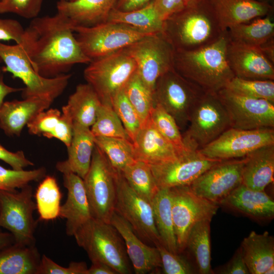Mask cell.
Masks as SVG:
<instances>
[{"label": "cell", "mask_w": 274, "mask_h": 274, "mask_svg": "<svg viewBox=\"0 0 274 274\" xmlns=\"http://www.w3.org/2000/svg\"><path fill=\"white\" fill-rule=\"evenodd\" d=\"M229 128L227 112L217 93L204 92L192 108L183 141L186 149L198 151Z\"/></svg>", "instance_id": "cell-6"}, {"label": "cell", "mask_w": 274, "mask_h": 274, "mask_svg": "<svg viewBox=\"0 0 274 274\" xmlns=\"http://www.w3.org/2000/svg\"><path fill=\"white\" fill-rule=\"evenodd\" d=\"M225 30L215 43L192 51L175 50L174 68L204 92L217 93L234 77L226 58Z\"/></svg>", "instance_id": "cell-2"}, {"label": "cell", "mask_w": 274, "mask_h": 274, "mask_svg": "<svg viewBox=\"0 0 274 274\" xmlns=\"http://www.w3.org/2000/svg\"><path fill=\"white\" fill-rule=\"evenodd\" d=\"M101 103L95 90L86 83L77 86L65 105L73 123L90 128L95 121Z\"/></svg>", "instance_id": "cell-31"}, {"label": "cell", "mask_w": 274, "mask_h": 274, "mask_svg": "<svg viewBox=\"0 0 274 274\" xmlns=\"http://www.w3.org/2000/svg\"><path fill=\"white\" fill-rule=\"evenodd\" d=\"M132 142L135 159L149 165L172 160L182 152L158 131L150 117L142 124Z\"/></svg>", "instance_id": "cell-22"}, {"label": "cell", "mask_w": 274, "mask_h": 274, "mask_svg": "<svg viewBox=\"0 0 274 274\" xmlns=\"http://www.w3.org/2000/svg\"><path fill=\"white\" fill-rule=\"evenodd\" d=\"M251 217L268 219L274 216V201L264 190L252 189L241 184L220 203Z\"/></svg>", "instance_id": "cell-28"}, {"label": "cell", "mask_w": 274, "mask_h": 274, "mask_svg": "<svg viewBox=\"0 0 274 274\" xmlns=\"http://www.w3.org/2000/svg\"><path fill=\"white\" fill-rule=\"evenodd\" d=\"M136 71L133 59L123 49L92 60L83 74L87 83L95 90L101 103L112 105L114 97Z\"/></svg>", "instance_id": "cell-7"}, {"label": "cell", "mask_w": 274, "mask_h": 274, "mask_svg": "<svg viewBox=\"0 0 274 274\" xmlns=\"http://www.w3.org/2000/svg\"><path fill=\"white\" fill-rule=\"evenodd\" d=\"M152 2L156 12L163 21L185 8L183 0H152Z\"/></svg>", "instance_id": "cell-52"}, {"label": "cell", "mask_w": 274, "mask_h": 274, "mask_svg": "<svg viewBox=\"0 0 274 274\" xmlns=\"http://www.w3.org/2000/svg\"><path fill=\"white\" fill-rule=\"evenodd\" d=\"M158 250L164 273L192 274L194 269L190 263L179 253L168 251L161 244L155 246Z\"/></svg>", "instance_id": "cell-46"}, {"label": "cell", "mask_w": 274, "mask_h": 274, "mask_svg": "<svg viewBox=\"0 0 274 274\" xmlns=\"http://www.w3.org/2000/svg\"><path fill=\"white\" fill-rule=\"evenodd\" d=\"M90 130L95 137L120 138L130 140L121 121L110 104L101 103Z\"/></svg>", "instance_id": "cell-40"}, {"label": "cell", "mask_w": 274, "mask_h": 274, "mask_svg": "<svg viewBox=\"0 0 274 274\" xmlns=\"http://www.w3.org/2000/svg\"><path fill=\"white\" fill-rule=\"evenodd\" d=\"M14 243L12 234L9 231H3L0 227V250Z\"/></svg>", "instance_id": "cell-58"}, {"label": "cell", "mask_w": 274, "mask_h": 274, "mask_svg": "<svg viewBox=\"0 0 274 274\" xmlns=\"http://www.w3.org/2000/svg\"><path fill=\"white\" fill-rule=\"evenodd\" d=\"M73 236L77 245L86 251L91 262L105 263L118 274L131 273L124 241L110 223L92 217Z\"/></svg>", "instance_id": "cell-4"}, {"label": "cell", "mask_w": 274, "mask_h": 274, "mask_svg": "<svg viewBox=\"0 0 274 274\" xmlns=\"http://www.w3.org/2000/svg\"><path fill=\"white\" fill-rule=\"evenodd\" d=\"M242 184L262 191L273 181L274 144L260 147L244 157Z\"/></svg>", "instance_id": "cell-27"}, {"label": "cell", "mask_w": 274, "mask_h": 274, "mask_svg": "<svg viewBox=\"0 0 274 274\" xmlns=\"http://www.w3.org/2000/svg\"><path fill=\"white\" fill-rule=\"evenodd\" d=\"M74 25L63 14L37 17L24 28L20 44L31 65L41 76L53 78L66 74L76 64L91 60L82 50Z\"/></svg>", "instance_id": "cell-1"}, {"label": "cell", "mask_w": 274, "mask_h": 274, "mask_svg": "<svg viewBox=\"0 0 274 274\" xmlns=\"http://www.w3.org/2000/svg\"><path fill=\"white\" fill-rule=\"evenodd\" d=\"M95 145L90 128L73 123V137L67 148V158L58 161L56 169L62 174L73 173L83 179L90 167Z\"/></svg>", "instance_id": "cell-25"}, {"label": "cell", "mask_w": 274, "mask_h": 274, "mask_svg": "<svg viewBox=\"0 0 274 274\" xmlns=\"http://www.w3.org/2000/svg\"><path fill=\"white\" fill-rule=\"evenodd\" d=\"M61 112L57 109L50 108L38 114L26 125L30 134L43 135L49 139L57 125Z\"/></svg>", "instance_id": "cell-45"}, {"label": "cell", "mask_w": 274, "mask_h": 274, "mask_svg": "<svg viewBox=\"0 0 274 274\" xmlns=\"http://www.w3.org/2000/svg\"><path fill=\"white\" fill-rule=\"evenodd\" d=\"M224 31L207 1L200 0L164 20L161 33L175 50L192 51L215 43Z\"/></svg>", "instance_id": "cell-3"}, {"label": "cell", "mask_w": 274, "mask_h": 274, "mask_svg": "<svg viewBox=\"0 0 274 274\" xmlns=\"http://www.w3.org/2000/svg\"><path fill=\"white\" fill-rule=\"evenodd\" d=\"M32 197L29 184L19 190L0 191V227L10 232L16 243L35 245L36 204Z\"/></svg>", "instance_id": "cell-10"}, {"label": "cell", "mask_w": 274, "mask_h": 274, "mask_svg": "<svg viewBox=\"0 0 274 274\" xmlns=\"http://www.w3.org/2000/svg\"><path fill=\"white\" fill-rule=\"evenodd\" d=\"M1 61H1V59H0V62H1Z\"/></svg>", "instance_id": "cell-62"}, {"label": "cell", "mask_w": 274, "mask_h": 274, "mask_svg": "<svg viewBox=\"0 0 274 274\" xmlns=\"http://www.w3.org/2000/svg\"><path fill=\"white\" fill-rule=\"evenodd\" d=\"M117 174L95 145L90 167L83 179L93 218L110 223L115 212Z\"/></svg>", "instance_id": "cell-8"}, {"label": "cell", "mask_w": 274, "mask_h": 274, "mask_svg": "<svg viewBox=\"0 0 274 274\" xmlns=\"http://www.w3.org/2000/svg\"><path fill=\"white\" fill-rule=\"evenodd\" d=\"M46 169L41 167L32 170L7 169L0 165V191H14L29 184L42 180Z\"/></svg>", "instance_id": "cell-43"}, {"label": "cell", "mask_w": 274, "mask_h": 274, "mask_svg": "<svg viewBox=\"0 0 274 274\" xmlns=\"http://www.w3.org/2000/svg\"><path fill=\"white\" fill-rule=\"evenodd\" d=\"M110 223L123 238L127 256L135 273L145 274L162 267L157 247H151L144 243L123 218L114 212Z\"/></svg>", "instance_id": "cell-20"}, {"label": "cell", "mask_w": 274, "mask_h": 274, "mask_svg": "<svg viewBox=\"0 0 274 274\" xmlns=\"http://www.w3.org/2000/svg\"><path fill=\"white\" fill-rule=\"evenodd\" d=\"M73 134V121L66 105L62 108L59 121L49 139L55 138L62 142L68 148Z\"/></svg>", "instance_id": "cell-49"}, {"label": "cell", "mask_w": 274, "mask_h": 274, "mask_svg": "<svg viewBox=\"0 0 274 274\" xmlns=\"http://www.w3.org/2000/svg\"><path fill=\"white\" fill-rule=\"evenodd\" d=\"M107 22L125 24L149 34L160 33L163 21L156 12L152 0L145 6L135 10L121 11L114 8Z\"/></svg>", "instance_id": "cell-34"}, {"label": "cell", "mask_w": 274, "mask_h": 274, "mask_svg": "<svg viewBox=\"0 0 274 274\" xmlns=\"http://www.w3.org/2000/svg\"><path fill=\"white\" fill-rule=\"evenodd\" d=\"M44 0L0 1V14L11 13L28 19L38 17Z\"/></svg>", "instance_id": "cell-47"}, {"label": "cell", "mask_w": 274, "mask_h": 274, "mask_svg": "<svg viewBox=\"0 0 274 274\" xmlns=\"http://www.w3.org/2000/svg\"><path fill=\"white\" fill-rule=\"evenodd\" d=\"M87 270L85 262L73 261L68 267H63L44 254L41 256L37 274H87Z\"/></svg>", "instance_id": "cell-48"}, {"label": "cell", "mask_w": 274, "mask_h": 274, "mask_svg": "<svg viewBox=\"0 0 274 274\" xmlns=\"http://www.w3.org/2000/svg\"><path fill=\"white\" fill-rule=\"evenodd\" d=\"M244 157L222 160L213 165L188 185L195 195L220 204L242 183Z\"/></svg>", "instance_id": "cell-18"}, {"label": "cell", "mask_w": 274, "mask_h": 274, "mask_svg": "<svg viewBox=\"0 0 274 274\" xmlns=\"http://www.w3.org/2000/svg\"><path fill=\"white\" fill-rule=\"evenodd\" d=\"M75 0H59V1H62V2H73Z\"/></svg>", "instance_id": "cell-61"}, {"label": "cell", "mask_w": 274, "mask_h": 274, "mask_svg": "<svg viewBox=\"0 0 274 274\" xmlns=\"http://www.w3.org/2000/svg\"><path fill=\"white\" fill-rule=\"evenodd\" d=\"M0 59L5 64L4 71L20 79L25 85L22 97H45L54 100L64 91L72 77L64 74L53 78H45L38 73L31 65L22 46L0 42Z\"/></svg>", "instance_id": "cell-5"}, {"label": "cell", "mask_w": 274, "mask_h": 274, "mask_svg": "<svg viewBox=\"0 0 274 274\" xmlns=\"http://www.w3.org/2000/svg\"><path fill=\"white\" fill-rule=\"evenodd\" d=\"M95 144L101 149L112 166L117 171L121 172L136 160L133 145L130 140L97 136L95 137Z\"/></svg>", "instance_id": "cell-37"}, {"label": "cell", "mask_w": 274, "mask_h": 274, "mask_svg": "<svg viewBox=\"0 0 274 274\" xmlns=\"http://www.w3.org/2000/svg\"><path fill=\"white\" fill-rule=\"evenodd\" d=\"M258 2H263V3H267L270 4L272 5V3H273V0H255Z\"/></svg>", "instance_id": "cell-60"}, {"label": "cell", "mask_w": 274, "mask_h": 274, "mask_svg": "<svg viewBox=\"0 0 274 274\" xmlns=\"http://www.w3.org/2000/svg\"><path fill=\"white\" fill-rule=\"evenodd\" d=\"M123 90L143 124L149 118L155 106L153 92L145 85L136 72L126 83Z\"/></svg>", "instance_id": "cell-39"}, {"label": "cell", "mask_w": 274, "mask_h": 274, "mask_svg": "<svg viewBox=\"0 0 274 274\" xmlns=\"http://www.w3.org/2000/svg\"><path fill=\"white\" fill-rule=\"evenodd\" d=\"M200 0H183L185 7L189 6L195 4Z\"/></svg>", "instance_id": "cell-59"}, {"label": "cell", "mask_w": 274, "mask_h": 274, "mask_svg": "<svg viewBox=\"0 0 274 274\" xmlns=\"http://www.w3.org/2000/svg\"><path fill=\"white\" fill-rule=\"evenodd\" d=\"M63 181L67 193L61 206L59 217L65 219L66 235L74 236L92 216L83 179L73 173H67L63 174Z\"/></svg>", "instance_id": "cell-21"}, {"label": "cell", "mask_w": 274, "mask_h": 274, "mask_svg": "<svg viewBox=\"0 0 274 274\" xmlns=\"http://www.w3.org/2000/svg\"><path fill=\"white\" fill-rule=\"evenodd\" d=\"M150 118L158 131L179 151L187 149L176 120L161 106L155 104Z\"/></svg>", "instance_id": "cell-42"}, {"label": "cell", "mask_w": 274, "mask_h": 274, "mask_svg": "<svg viewBox=\"0 0 274 274\" xmlns=\"http://www.w3.org/2000/svg\"><path fill=\"white\" fill-rule=\"evenodd\" d=\"M151 203L155 224L161 244L168 251L179 253L172 212L170 189H159Z\"/></svg>", "instance_id": "cell-32"}, {"label": "cell", "mask_w": 274, "mask_h": 274, "mask_svg": "<svg viewBox=\"0 0 274 274\" xmlns=\"http://www.w3.org/2000/svg\"><path fill=\"white\" fill-rule=\"evenodd\" d=\"M259 48L266 59L274 64V38L264 43Z\"/></svg>", "instance_id": "cell-56"}, {"label": "cell", "mask_w": 274, "mask_h": 274, "mask_svg": "<svg viewBox=\"0 0 274 274\" xmlns=\"http://www.w3.org/2000/svg\"><path fill=\"white\" fill-rule=\"evenodd\" d=\"M217 94L227 112L230 127L244 130L274 128V103L245 96L226 88Z\"/></svg>", "instance_id": "cell-15"}, {"label": "cell", "mask_w": 274, "mask_h": 274, "mask_svg": "<svg viewBox=\"0 0 274 274\" xmlns=\"http://www.w3.org/2000/svg\"><path fill=\"white\" fill-rule=\"evenodd\" d=\"M24 28L20 22L12 19L0 18V41H13L20 44Z\"/></svg>", "instance_id": "cell-50"}, {"label": "cell", "mask_w": 274, "mask_h": 274, "mask_svg": "<svg viewBox=\"0 0 274 274\" xmlns=\"http://www.w3.org/2000/svg\"><path fill=\"white\" fill-rule=\"evenodd\" d=\"M152 0H118L115 9L121 11H130L140 9Z\"/></svg>", "instance_id": "cell-54"}, {"label": "cell", "mask_w": 274, "mask_h": 274, "mask_svg": "<svg viewBox=\"0 0 274 274\" xmlns=\"http://www.w3.org/2000/svg\"><path fill=\"white\" fill-rule=\"evenodd\" d=\"M0 1H2V0H0Z\"/></svg>", "instance_id": "cell-63"}, {"label": "cell", "mask_w": 274, "mask_h": 274, "mask_svg": "<svg viewBox=\"0 0 274 274\" xmlns=\"http://www.w3.org/2000/svg\"><path fill=\"white\" fill-rule=\"evenodd\" d=\"M118 0L58 1L57 12L67 17L74 26L89 27L107 22Z\"/></svg>", "instance_id": "cell-26"}, {"label": "cell", "mask_w": 274, "mask_h": 274, "mask_svg": "<svg viewBox=\"0 0 274 274\" xmlns=\"http://www.w3.org/2000/svg\"><path fill=\"white\" fill-rule=\"evenodd\" d=\"M35 197L40 220H53L59 217L62 194L54 177L45 176L38 186Z\"/></svg>", "instance_id": "cell-36"}, {"label": "cell", "mask_w": 274, "mask_h": 274, "mask_svg": "<svg viewBox=\"0 0 274 274\" xmlns=\"http://www.w3.org/2000/svg\"><path fill=\"white\" fill-rule=\"evenodd\" d=\"M218 273L222 274H249L245 263L242 248L239 247L228 263L220 268Z\"/></svg>", "instance_id": "cell-53"}, {"label": "cell", "mask_w": 274, "mask_h": 274, "mask_svg": "<svg viewBox=\"0 0 274 274\" xmlns=\"http://www.w3.org/2000/svg\"><path fill=\"white\" fill-rule=\"evenodd\" d=\"M271 14L229 27L226 30L228 40L236 43L259 47L274 38V23Z\"/></svg>", "instance_id": "cell-33"}, {"label": "cell", "mask_w": 274, "mask_h": 274, "mask_svg": "<svg viewBox=\"0 0 274 274\" xmlns=\"http://www.w3.org/2000/svg\"><path fill=\"white\" fill-rule=\"evenodd\" d=\"M120 173L132 189L152 202L159 189L149 164L136 160Z\"/></svg>", "instance_id": "cell-38"}, {"label": "cell", "mask_w": 274, "mask_h": 274, "mask_svg": "<svg viewBox=\"0 0 274 274\" xmlns=\"http://www.w3.org/2000/svg\"><path fill=\"white\" fill-rule=\"evenodd\" d=\"M41 258L35 245L14 243L0 250V274H37Z\"/></svg>", "instance_id": "cell-30"}, {"label": "cell", "mask_w": 274, "mask_h": 274, "mask_svg": "<svg viewBox=\"0 0 274 274\" xmlns=\"http://www.w3.org/2000/svg\"><path fill=\"white\" fill-rule=\"evenodd\" d=\"M204 92L173 68L157 79L153 96L155 104L161 106L183 130L188 125L194 105Z\"/></svg>", "instance_id": "cell-11"}, {"label": "cell", "mask_w": 274, "mask_h": 274, "mask_svg": "<svg viewBox=\"0 0 274 274\" xmlns=\"http://www.w3.org/2000/svg\"><path fill=\"white\" fill-rule=\"evenodd\" d=\"M172 212L178 253L186 249L187 239L197 222L212 220L219 205L194 194L189 186L169 188Z\"/></svg>", "instance_id": "cell-13"}, {"label": "cell", "mask_w": 274, "mask_h": 274, "mask_svg": "<svg viewBox=\"0 0 274 274\" xmlns=\"http://www.w3.org/2000/svg\"><path fill=\"white\" fill-rule=\"evenodd\" d=\"M271 144H274V128L244 130L230 127L198 151L210 158L225 160L243 158Z\"/></svg>", "instance_id": "cell-16"}, {"label": "cell", "mask_w": 274, "mask_h": 274, "mask_svg": "<svg viewBox=\"0 0 274 274\" xmlns=\"http://www.w3.org/2000/svg\"><path fill=\"white\" fill-rule=\"evenodd\" d=\"M87 274H118L109 265L99 261L91 262V265L88 268Z\"/></svg>", "instance_id": "cell-55"}, {"label": "cell", "mask_w": 274, "mask_h": 274, "mask_svg": "<svg viewBox=\"0 0 274 274\" xmlns=\"http://www.w3.org/2000/svg\"><path fill=\"white\" fill-rule=\"evenodd\" d=\"M211 222L205 220L196 223L192 228L187 242L186 248L193 254L201 274L213 273L211 266Z\"/></svg>", "instance_id": "cell-35"}, {"label": "cell", "mask_w": 274, "mask_h": 274, "mask_svg": "<svg viewBox=\"0 0 274 274\" xmlns=\"http://www.w3.org/2000/svg\"><path fill=\"white\" fill-rule=\"evenodd\" d=\"M115 212L130 225L142 240L155 246L161 244L151 202L132 189L118 171Z\"/></svg>", "instance_id": "cell-14"}, {"label": "cell", "mask_w": 274, "mask_h": 274, "mask_svg": "<svg viewBox=\"0 0 274 274\" xmlns=\"http://www.w3.org/2000/svg\"><path fill=\"white\" fill-rule=\"evenodd\" d=\"M112 106L132 142L142 123L136 111L126 97L123 88L114 97Z\"/></svg>", "instance_id": "cell-44"}, {"label": "cell", "mask_w": 274, "mask_h": 274, "mask_svg": "<svg viewBox=\"0 0 274 274\" xmlns=\"http://www.w3.org/2000/svg\"><path fill=\"white\" fill-rule=\"evenodd\" d=\"M225 88L245 96L274 103V80H246L234 77Z\"/></svg>", "instance_id": "cell-41"}, {"label": "cell", "mask_w": 274, "mask_h": 274, "mask_svg": "<svg viewBox=\"0 0 274 274\" xmlns=\"http://www.w3.org/2000/svg\"><path fill=\"white\" fill-rule=\"evenodd\" d=\"M75 36L91 61L122 50L152 35L125 24L106 22L89 27L74 26Z\"/></svg>", "instance_id": "cell-9"}, {"label": "cell", "mask_w": 274, "mask_h": 274, "mask_svg": "<svg viewBox=\"0 0 274 274\" xmlns=\"http://www.w3.org/2000/svg\"><path fill=\"white\" fill-rule=\"evenodd\" d=\"M223 31L272 14L273 5L255 0H206Z\"/></svg>", "instance_id": "cell-23"}, {"label": "cell", "mask_w": 274, "mask_h": 274, "mask_svg": "<svg viewBox=\"0 0 274 274\" xmlns=\"http://www.w3.org/2000/svg\"><path fill=\"white\" fill-rule=\"evenodd\" d=\"M226 58L234 77L246 80H274V64L266 59L259 47L228 40Z\"/></svg>", "instance_id": "cell-19"}, {"label": "cell", "mask_w": 274, "mask_h": 274, "mask_svg": "<svg viewBox=\"0 0 274 274\" xmlns=\"http://www.w3.org/2000/svg\"><path fill=\"white\" fill-rule=\"evenodd\" d=\"M0 160L8 164L12 169L15 170H23L28 166L34 165L32 162L26 157L23 151L11 152L1 144Z\"/></svg>", "instance_id": "cell-51"}, {"label": "cell", "mask_w": 274, "mask_h": 274, "mask_svg": "<svg viewBox=\"0 0 274 274\" xmlns=\"http://www.w3.org/2000/svg\"><path fill=\"white\" fill-rule=\"evenodd\" d=\"M250 273L266 274L274 267V238L267 231H251L240 246Z\"/></svg>", "instance_id": "cell-29"}, {"label": "cell", "mask_w": 274, "mask_h": 274, "mask_svg": "<svg viewBox=\"0 0 274 274\" xmlns=\"http://www.w3.org/2000/svg\"><path fill=\"white\" fill-rule=\"evenodd\" d=\"M124 49L133 59L138 76L153 92L157 79L174 68L175 49L161 32L147 36Z\"/></svg>", "instance_id": "cell-12"}, {"label": "cell", "mask_w": 274, "mask_h": 274, "mask_svg": "<svg viewBox=\"0 0 274 274\" xmlns=\"http://www.w3.org/2000/svg\"><path fill=\"white\" fill-rule=\"evenodd\" d=\"M23 88H15L6 84L2 77H0V108L4 102L5 98L9 94L22 91Z\"/></svg>", "instance_id": "cell-57"}, {"label": "cell", "mask_w": 274, "mask_h": 274, "mask_svg": "<svg viewBox=\"0 0 274 274\" xmlns=\"http://www.w3.org/2000/svg\"><path fill=\"white\" fill-rule=\"evenodd\" d=\"M221 161L187 149L172 160L150 166L158 188H172L190 185L202 173Z\"/></svg>", "instance_id": "cell-17"}, {"label": "cell", "mask_w": 274, "mask_h": 274, "mask_svg": "<svg viewBox=\"0 0 274 274\" xmlns=\"http://www.w3.org/2000/svg\"><path fill=\"white\" fill-rule=\"evenodd\" d=\"M53 101L41 97L4 101L0 108V128L8 136H19L24 127Z\"/></svg>", "instance_id": "cell-24"}]
</instances>
